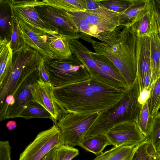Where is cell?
<instances>
[{"mask_svg": "<svg viewBox=\"0 0 160 160\" xmlns=\"http://www.w3.org/2000/svg\"><path fill=\"white\" fill-rule=\"evenodd\" d=\"M53 88L55 101L65 113L81 114L109 109L122 100L128 89L117 88L92 78Z\"/></svg>", "mask_w": 160, "mask_h": 160, "instance_id": "1", "label": "cell"}, {"mask_svg": "<svg viewBox=\"0 0 160 160\" xmlns=\"http://www.w3.org/2000/svg\"><path fill=\"white\" fill-rule=\"evenodd\" d=\"M92 47L95 52L110 60L130 87L137 79V38L130 26H119L114 30L99 33Z\"/></svg>", "mask_w": 160, "mask_h": 160, "instance_id": "2", "label": "cell"}, {"mask_svg": "<svg viewBox=\"0 0 160 160\" xmlns=\"http://www.w3.org/2000/svg\"><path fill=\"white\" fill-rule=\"evenodd\" d=\"M140 95L137 78L118 103L109 109L101 112L87 132L85 137L105 135L114 124L121 121L136 122L142 105L139 100Z\"/></svg>", "mask_w": 160, "mask_h": 160, "instance_id": "3", "label": "cell"}, {"mask_svg": "<svg viewBox=\"0 0 160 160\" xmlns=\"http://www.w3.org/2000/svg\"><path fill=\"white\" fill-rule=\"evenodd\" d=\"M44 60L39 52L25 43L13 52L12 68L0 82V105L7 96L14 95L23 82Z\"/></svg>", "mask_w": 160, "mask_h": 160, "instance_id": "4", "label": "cell"}, {"mask_svg": "<svg viewBox=\"0 0 160 160\" xmlns=\"http://www.w3.org/2000/svg\"><path fill=\"white\" fill-rule=\"evenodd\" d=\"M66 12L78 28V38L92 44L95 41L92 37L95 38L100 33L112 31L119 26V13L104 8Z\"/></svg>", "mask_w": 160, "mask_h": 160, "instance_id": "5", "label": "cell"}, {"mask_svg": "<svg viewBox=\"0 0 160 160\" xmlns=\"http://www.w3.org/2000/svg\"><path fill=\"white\" fill-rule=\"evenodd\" d=\"M53 87L87 81L91 77L85 66L73 54L68 58L45 60Z\"/></svg>", "mask_w": 160, "mask_h": 160, "instance_id": "6", "label": "cell"}, {"mask_svg": "<svg viewBox=\"0 0 160 160\" xmlns=\"http://www.w3.org/2000/svg\"><path fill=\"white\" fill-rule=\"evenodd\" d=\"M101 112L87 114L67 113L56 123L61 133L62 144L79 146Z\"/></svg>", "mask_w": 160, "mask_h": 160, "instance_id": "7", "label": "cell"}, {"mask_svg": "<svg viewBox=\"0 0 160 160\" xmlns=\"http://www.w3.org/2000/svg\"><path fill=\"white\" fill-rule=\"evenodd\" d=\"M62 144L56 123L38 133L21 153L18 160H41L51 150Z\"/></svg>", "mask_w": 160, "mask_h": 160, "instance_id": "8", "label": "cell"}, {"mask_svg": "<svg viewBox=\"0 0 160 160\" xmlns=\"http://www.w3.org/2000/svg\"><path fill=\"white\" fill-rule=\"evenodd\" d=\"M112 145L136 146L147 139L135 122L122 121L114 124L105 133Z\"/></svg>", "mask_w": 160, "mask_h": 160, "instance_id": "9", "label": "cell"}, {"mask_svg": "<svg viewBox=\"0 0 160 160\" xmlns=\"http://www.w3.org/2000/svg\"><path fill=\"white\" fill-rule=\"evenodd\" d=\"M38 0H8L15 15L31 26L52 36L59 33L58 30L43 21L35 8Z\"/></svg>", "mask_w": 160, "mask_h": 160, "instance_id": "10", "label": "cell"}, {"mask_svg": "<svg viewBox=\"0 0 160 160\" xmlns=\"http://www.w3.org/2000/svg\"><path fill=\"white\" fill-rule=\"evenodd\" d=\"M35 8L41 18L57 28L59 33L77 36L78 28L65 10L45 4L36 6Z\"/></svg>", "mask_w": 160, "mask_h": 160, "instance_id": "11", "label": "cell"}, {"mask_svg": "<svg viewBox=\"0 0 160 160\" xmlns=\"http://www.w3.org/2000/svg\"><path fill=\"white\" fill-rule=\"evenodd\" d=\"M17 18L25 44L37 51L45 60L58 58L49 46L48 38L51 35L34 27L20 19Z\"/></svg>", "mask_w": 160, "mask_h": 160, "instance_id": "12", "label": "cell"}, {"mask_svg": "<svg viewBox=\"0 0 160 160\" xmlns=\"http://www.w3.org/2000/svg\"><path fill=\"white\" fill-rule=\"evenodd\" d=\"M32 93L33 101L50 113L55 123L65 114L55 101L53 86L51 83L39 79L33 87Z\"/></svg>", "mask_w": 160, "mask_h": 160, "instance_id": "13", "label": "cell"}, {"mask_svg": "<svg viewBox=\"0 0 160 160\" xmlns=\"http://www.w3.org/2000/svg\"><path fill=\"white\" fill-rule=\"evenodd\" d=\"M39 79L38 70L32 73L22 83L14 95L13 104L7 108L0 115V121L18 117L24 107L33 100L32 91L34 84Z\"/></svg>", "mask_w": 160, "mask_h": 160, "instance_id": "14", "label": "cell"}, {"mask_svg": "<svg viewBox=\"0 0 160 160\" xmlns=\"http://www.w3.org/2000/svg\"><path fill=\"white\" fill-rule=\"evenodd\" d=\"M150 37H137V78L140 94L143 91V82L146 75L151 73Z\"/></svg>", "mask_w": 160, "mask_h": 160, "instance_id": "15", "label": "cell"}, {"mask_svg": "<svg viewBox=\"0 0 160 160\" xmlns=\"http://www.w3.org/2000/svg\"><path fill=\"white\" fill-rule=\"evenodd\" d=\"M137 37H150L158 33L157 24L152 0L134 23L130 26Z\"/></svg>", "mask_w": 160, "mask_h": 160, "instance_id": "16", "label": "cell"}, {"mask_svg": "<svg viewBox=\"0 0 160 160\" xmlns=\"http://www.w3.org/2000/svg\"><path fill=\"white\" fill-rule=\"evenodd\" d=\"M77 36L64 34L59 33L54 36L50 35L48 42L50 49L58 58H68L72 55L70 43L73 39H78Z\"/></svg>", "mask_w": 160, "mask_h": 160, "instance_id": "17", "label": "cell"}, {"mask_svg": "<svg viewBox=\"0 0 160 160\" xmlns=\"http://www.w3.org/2000/svg\"><path fill=\"white\" fill-rule=\"evenodd\" d=\"M149 0H133L132 5L119 13V26H131L136 21L147 7Z\"/></svg>", "mask_w": 160, "mask_h": 160, "instance_id": "18", "label": "cell"}, {"mask_svg": "<svg viewBox=\"0 0 160 160\" xmlns=\"http://www.w3.org/2000/svg\"><path fill=\"white\" fill-rule=\"evenodd\" d=\"M137 146H114L97 156L92 160H132Z\"/></svg>", "mask_w": 160, "mask_h": 160, "instance_id": "19", "label": "cell"}, {"mask_svg": "<svg viewBox=\"0 0 160 160\" xmlns=\"http://www.w3.org/2000/svg\"><path fill=\"white\" fill-rule=\"evenodd\" d=\"M13 51L9 41L6 37L0 39V82L10 70L12 65Z\"/></svg>", "mask_w": 160, "mask_h": 160, "instance_id": "20", "label": "cell"}, {"mask_svg": "<svg viewBox=\"0 0 160 160\" xmlns=\"http://www.w3.org/2000/svg\"><path fill=\"white\" fill-rule=\"evenodd\" d=\"M91 54L96 63L104 73L122 84L128 86L119 71L110 60L105 56L95 52H91Z\"/></svg>", "mask_w": 160, "mask_h": 160, "instance_id": "21", "label": "cell"}, {"mask_svg": "<svg viewBox=\"0 0 160 160\" xmlns=\"http://www.w3.org/2000/svg\"><path fill=\"white\" fill-rule=\"evenodd\" d=\"M111 145L112 144L107 137L103 134L85 137L79 146L98 156L107 146Z\"/></svg>", "mask_w": 160, "mask_h": 160, "instance_id": "22", "label": "cell"}, {"mask_svg": "<svg viewBox=\"0 0 160 160\" xmlns=\"http://www.w3.org/2000/svg\"><path fill=\"white\" fill-rule=\"evenodd\" d=\"M150 59L152 78L150 87L159 78L160 38L157 33L150 37Z\"/></svg>", "mask_w": 160, "mask_h": 160, "instance_id": "23", "label": "cell"}, {"mask_svg": "<svg viewBox=\"0 0 160 160\" xmlns=\"http://www.w3.org/2000/svg\"><path fill=\"white\" fill-rule=\"evenodd\" d=\"M56 7L70 12H85L88 9L85 0H43L42 4Z\"/></svg>", "mask_w": 160, "mask_h": 160, "instance_id": "24", "label": "cell"}, {"mask_svg": "<svg viewBox=\"0 0 160 160\" xmlns=\"http://www.w3.org/2000/svg\"><path fill=\"white\" fill-rule=\"evenodd\" d=\"M26 119L32 118H45L53 121L50 113L37 102L32 101L26 105L18 116Z\"/></svg>", "mask_w": 160, "mask_h": 160, "instance_id": "25", "label": "cell"}, {"mask_svg": "<svg viewBox=\"0 0 160 160\" xmlns=\"http://www.w3.org/2000/svg\"><path fill=\"white\" fill-rule=\"evenodd\" d=\"M147 101L150 114L153 117L160 108V78L152 85Z\"/></svg>", "mask_w": 160, "mask_h": 160, "instance_id": "26", "label": "cell"}, {"mask_svg": "<svg viewBox=\"0 0 160 160\" xmlns=\"http://www.w3.org/2000/svg\"><path fill=\"white\" fill-rule=\"evenodd\" d=\"M153 117L149 113L147 100L142 105L141 111L136 122L139 129L147 138L151 129Z\"/></svg>", "mask_w": 160, "mask_h": 160, "instance_id": "27", "label": "cell"}, {"mask_svg": "<svg viewBox=\"0 0 160 160\" xmlns=\"http://www.w3.org/2000/svg\"><path fill=\"white\" fill-rule=\"evenodd\" d=\"M156 151L148 138L137 145L132 160H152Z\"/></svg>", "mask_w": 160, "mask_h": 160, "instance_id": "28", "label": "cell"}, {"mask_svg": "<svg viewBox=\"0 0 160 160\" xmlns=\"http://www.w3.org/2000/svg\"><path fill=\"white\" fill-rule=\"evenodd\" d=\"M11 8L12 13V28L11 38L9 42L11 48L13 52L19 49L25 43L19 28L18 19L15 15L11 7Z\"/></svg>", "mask_w": 160, "mask_h": 160, "instance_id": "29", "label": "cell"}, {"mask_svg": "<svg viewBox=\"0 0 160 160\" xmlns=\"http://www.w3.org/2000/svg\"><path fill=\"white\" fill-rule=\"evenodd\" d=\"M102 8L120 13L124 11L133 3V0H98Z\"/></svg>", "mask_w": 160, "mask_h": 160, "instance_id": "30", "label": "cell"}, {"mask_svg": "<svg viewBox=\"0 0 160 160\" xmlns=\"http://www.w3.org/2000/svg\"><path fill=\"white\" fill-rule=\"evenodd\" d=\"M79 154L77 148L61 144L56 148L54 160H72Z\"/></svg>", "mask_w": 160, "mask_h": 160, "instance_id": "31", "label": "cell"}, {"mask_svg": "<svg viewBox=\"0 0 160 160\" xmlns=\"http://www.w3.org/2000/svg\"><path fill=\"white\" fill-rule=\"evenodd\" d=\"M6 6L5 5V7L4 8H3L2 6V7H1L0 14V30L1 32L3 34H7L11 38L12 28L11 11V8L9 11L8 10L10 8V5L8 8H6Z\"/></svg>", "mask_w": 160, "mask_h": 160, "instance_id": "32", "label": "cell"}, {"mask_svg": "<svg viewBox=\"0 0 160 160\" xmlns=\"http://www.w3.org/2000/svg\"><path fill=\"white\" fill-rule=\"evenodd\" d=\"M147 138L152 143L155 149L160 141V112L153 117L150 132Z\"/></svg>", "mask_w": 160, "mask_h": 160, "instance_id": "33", "label": "cell"}, {"mask_svg": "<svg viewBox=\"0 0 160 160\" xmlns=\"http://www.w3.org/2000/svg\"><path fill=\"white\" fill-rule=\"evenodd\" d=\"M45 61L40 63L38 69L39 79L44 82L51 83L48 69L45 64Z\"/></svg>", "mask_w": 160, "mask_h": 160, "instance_id": "34", "label": "cell"}, {"mask_svg": "<svg viewBox=\"0 0 160 160\" xmlns=\"http://www.w3.org/2000/svg\"><path fill=\"white\" fill-rule=\"evenodd\" d=\"M152 2L157 20V34L160 38V0H152Z\"/></svg>", "mask_w": 160, "mask_h": 160, "instance_id": "35", "label": "cell"}, {"mask_svg": "<svg viewBox=\"0 0 160 160\" xmlns=\"http://www.w3.org/2000/svg\"><path fill=\"white\" fill-rule=\"evenodd\" d=\"M88 9L93 10L102 8L98 0H85Z\"/></svg>", "mask_w": 160, "mask_h": 160, "instance_id": "36", "label": "cell"}, {"mask_svg": "<svg viewBox=\"0 0 160 160\" xmlns=\"http://www.w3.org/2000/svg\"><path fill=\"white\" fill-rule=\"evenodd\" d=\"M57 147L51 150L41 160H54Z\"/></svg>", "mask_w": 160, "mask_h": 160, "instance_id": "37", "label": "cell"}, {"mask_svg": "<svg viewBox=\"0 0 160 160\" xmlns=\"http://www.w3.org/2000/svg\"><path fill=\"white\" fill-rule=\"evenodd\" d=\"M17 126V123L15 121L11 120L8 121L6 124V127L9 130L15 129Z\"/></svg>", "mask_w": 160, "mask_h": 160, "instance_id": "38", "label": "cell"}, {"mask_svg": "<svg viewBox=\"0 0 160 160\" xmlns=\"http://www.w3.org/2000/svg\"><path fill=\"white\" fill-rule=\"evenodd\" d=\"M152 160H160V153L156 152Z\"/></svg>", "mask_w": 160, "mask_h": 160, "instance_id": "39", "label": "cell"}, {"mask_svg": "<svg viewBox=\"0 0 160 160\" xmlns=\"http://www.w3.org/2000/svg\"><path fill=\"white\" fill-rule=\"evenodd\" d=\"M156 151L160 153V141L158 144L155 149Z\"/></svg>", "mask_w": 160, "mask_h": 160, "instance_id": "40", "label": "cell"}, {"mask_svg": "<svg viewBox=\"0 0 160 160\" xmlns=\"http://www.w3.org/2000/svg\"><path fill=\"white\" fill-rule=\"evenodd\" d=\"M159 78H160V59L159 61Z\"/></svg>", "mask_w": 160, "mask_h": 160, "instance_id": "41", "label": "cell"}]
</instances>
